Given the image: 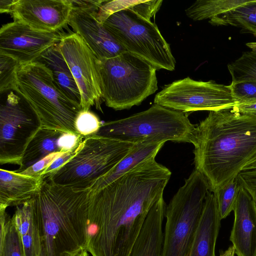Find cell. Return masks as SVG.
<instances>
[{"instance_id":"24","label":"cell","mask_w":256,"mask_h":256,"mask_svg":"<svg viewBox=\"0 0 256 256\" xmlns=\"http://www.w3.org/2000/svg\"><path fill=\"white\" fill-rule=\"evenodd\" d=\"M215 26H232L256 36V0L250 1L232 10L210 20Z\"/></svg>"},{"instance_id":"30","label":"cell","mask_w":256,"mask_h":256,"mask_svg":"<svg viewBox=\"0 0 256 256\" xmlns=\"http://www.w3.org/2000/svg\"><path fill=\"white\" fill-rule=\"evenodd\" d=\"M102 124L98 116L90 110H82L75 122L78 133L84 137L96 134Z\"/></svg>"},{"instance_id":"27","label":"cell","mask_w":256,"mask_h":256,"mask_svg":"<svg viewBox=\"0 0 256 256\" xmlns=\"http://www.w3.org/2000/svg\"><path fill=\"white\" fill-rule=\"evenodd\" d=\"M232 83L256 81V51L242 53L237 60L228 65Z\"/></svg>"},{"instance_id":"31","label":"cell","mask_w":256,"mask_h":256,"mask_svg":"<svg viewBox=\"0 0 256 256\" xmlns=\"http://www.w3.org/2000/svg\"><path fill=\"white\" fill-rule=\"evenodd\" d=\"M238 104L256 102V81H246L230 85Z\"/></svg>"},{"instance_id":"11","label":"cell","mask_w":256,"mask_h":256,"mask_svg":"<svg viewBox=\"0 0 256 256\" xmlns=\"http://www.w3.org/2000/svg\"><path fill=\"white\" fill-rule=\"evenodd\" d=\"M40 128L36 114L18 94L10 92L0 107V164L20 165L28 144Z\"/></svg>"},{"instance_id":"19","label":"cell","mask_w":256,"mask_h":256,"mask_svg":"<svg viewBox=\"0 0 256 256\" xmlns=\"http://www.w3.org/2000/svg\"><path fill=\"white\" fill-rule=\"evenodd\" d=\"M166 208L163 197L152 206L130 256H161Z\"/></svg>"},{"instance_id":"7","label":"cell","mask_w":256,"mask_h":256,"mask_svg":"<svg viewBox=\"0 0 256 256\" xmlns=\"http://www.w3.org/2000/svg\"><path fill=\"white\" fill-rule=\"evenodd\" d=\"M209 191L206 178L194 169L166 206L161 256H189Z\"/></svg>"},{"instance_id":"5","label":"cell","mask_w":256,"mask_h":256,"mask_svg":"<svg viewBox=\"0 0 256 256\" xmlns=\"http://www.w3.org/2000/svg\"><path fill=\"white\" fill-rule=\"evenodd\" d=\"M196 126L184 112L154 104L144 111L102 124L96 134L132 144H192Z\"/></svg>"},{"instance_id":"41","label":"cell","mask_w":256,"mask_h":256,"mask_svg":"<svg viewBox=\"0 0 256 256\" xmlns=\"http://www.w3.org/2000/svg\"><path fill=\"white\" fill-rule=\"evenodd\" d=\"M88 252L86 250H84L79 252L76 256H88Z\"/></svg>"},{"instance_id":"10","label":"cell","mask_w":256,"mask_h":256,"mask_svg":"<svg viewBox=\"0 0 256 256\" xmlns=\"http://www.w3.org/2000/svg\"><path fill=\"white\" fill-rule=\"evenodd\" d=\"M154 103L184 113L230 109L236 104L230 85L190 77L166 86L156 95Z\"/></svg>"},{"instance_id":"16","label":"cell","mask_w":256,"mask_h":256,"mask_svg":"<svg viewBox=\"0 0 256 256\" xmlns=\"http://www.w3.org/2000/svg\"><path fill=\"white\" fill-rule=\"evenodd\" d=\"M233 211L234 222L230 240L235 254L238 256H256V206L241 186Z\"/></svg>"},{"instance_id":"34","label":"cell","mask_w":256,"mask_h":256,"mask_svg":"<svg viewBox=\"0 0 256 256\" xmlns=\"http://www.w3.org/2000/svg\"><path fill=\"white\" fill-rule=\"evenodd\" d=\"M77 148L72 151L64 152L61 156L55 159L42 174V178H46L60 168L71 158V157L75 154Z\"/></svg>"},{"instance_id":"13","label":"cell","mask_w":256,"mask_h":256,"mask_svg":"<svg viewBox=\"0 0 256 256\" xmlns=\"http://www.w3.org/2000/svg\"><path fill=\"white\" fill-rule=\"evenodd\" d=\"M66 34L62 30L52 32L38 30L14 20L0 28V54L12 58L19 64L32 63L58 44Z\"/></svg>"},{"instance_id":"21","label":"cell","mask_w":256,"mask_h":256,"mask_svg":"<svg viewBox=\"0 0 256 256\" xmlns=\"http://www.w3.org/2000/svg\"><path fill=\"white\" fill-rule=\"evenodd\" d=\"M51 71L54 81L68 98L80 105L81 94L73 75L58 44L44 52L36 60Z\"/></svg>"},{"instance_id":"9","label":"cell","mask_w":256,"mask_h":256,"mask_svg":"<svg viewBox=\"0 0 256 256\" xmlns=\"http://www.w3.org/2000/svg\"><path fill=\"white\" fill-rule=\"evenodd\" d=\"M103 25L126 52L142 58L156 70H174L176 60L170 46L154 22L126 8L110 15Z\"/></svg>"},{"instance_id":"15","label":"cell","mask_w":256,"mask_h":256,"mask_svg":"<svg viewBox=\"0 0 256 256\" xmlns=\"http://www.w3.org/2000/svg\"><path fill=\"white\" fill-rule=\"evenodd\" d=\"M96 11L72 8L68 24L98 60L115 57L126 52L103 24L97 20Z\"/></svg>"},{"instance_id":"3","label":"cell","mask_w":256,"mask_h":256,"mask_svg":"<svg viewBox=\"0 0 256 256\" xmlns=\"http://www.w3.org/2000/svg\"><path fill=\"white\" fill-rule=\"evenodd\" d=\"M90 189L56 184L46 178L34 196L40 223L41 256H76L86 250Z\"/></svg>"},{"instance_id":"2","label":"cell","mask_w":256,"mask_h":256,"mask_svg":"<svg viewBox=\"0 0 256 256\" xmlns=\"http://www.w3.org/2000/svg\"><path fill=\"white\" fill-rule=\"evenodd\" d=\"M192 144L195 169L214 192L256 158V115L232 108L210 111L196 124Z\"/></svg>"},{"instance_id":"8","label":"cell","mask_w":256,"mask_h":256,"mask_svg":"<svg viewBox=\"0 0 256 256\" xmlns=\"http://www.w3.org/2000/svg\"><path fill=\"white\" fill-rule=\"evenodd\" d=\"M134 144L96 134L86 136L71 158L43 179L62 186L90 189L127 155Z\"/></svg>"},{"instance_id":"22","label":"cell","mask_w":256,"mask_h":256,"mask_svg":"<svg viewBox=\"0 0 256 256\" xmlns=\"http://www.w3.org/2000/svg\"><path fill=\"white\" fill-rule=\"evenodd\" d=\"M64 132L40 128L26 146L20 168L15 171L22 172L50 154L62 152L59 140Z\"/></svg>"},{"instance_id":"23","label":"cell","mask_w":256,"mask_h":256,"mask_svg":"<svg viewBox=\"0 0 256 256\" xmlns=\"http://www.w3.org/2000/svg\"><path fill=\"white\" fill-rule=\"evenodd\" d=\"M164 144H134L127 155L108 174L98 180L90 190H98L130 171L141 162L156 157Z\"/></svg>"},{"instance_id":"4","label":"cell","mask_w":256,"mask_h":256,"mask_svg":"<svg viewBox=\"0 0 256 256\" xmlns=\"http://www.w3.org/2000/svg\"><path fill=\"white\" fill-rule=\"evenodd\" d=\"M13 90L36 114L41 128L78 134L75 122L81 106L58 88L44 64L36 61L18 64Z\"/></svg>"},{"instance_id":"28","label":"cell","mask_w":256,"mask_h":256,"mask_svg":"<svg viewBox=\"0 0 256 256\" xmlns=\"http://www.w3.org/2000/svg\"><path fill=\"white\" fill-rule=\"evenodd\" d=\"M240 187L236 178L212 192L216 197L222 220L226 218L233 210Z\"/></svg>"},{"instance_id":"26","label":"cell","mask_w":256,"mask_h":256,"mask_svg":"<svg viewBox=\"0 0 256 256\" xmlns=\"http://www.w3.org/2000/svg\"><path fill=\"white\" fill-rule=\"evenodd\" d=\"M0 256H25L20 236L12 218L0 209Z\"/></svg>"},{"instance_id":"1","label":"cell","mask_w":256,"mask_h":256,"mask_svg":"<svg viewBox=\"0 0 256 256\" xmlns=\"http://www.w3.org/2000/svg\"><path fill=\"white\" fill-rule=\"evenodd\" d=\"M155 158L98 190H90L86 250L92 256H130L171 176L170 170Z\"/></svg>"},{"instance_id":"18","label":"cell","mask_w":256,"mask_h":256,"mask_svg":"<svg viewBox=\"0 0 256 256\" xmlns=\"http://www.w3.org/2000/svg\"><path fill=\"white\" fill-rule=\"evenodd\" d=\"M43 178L0 169V209L20 206L34 198Z\"/></svg>"},{"instance_id":"6","label":"cell","mask_w":256,"mask_h":256,"mask_svg":"<svg viewBox=\"0 0 256 256\" xmlns=\"http://www.w3.org/2000/svg\"><path fill=\"white\" fill-rule=\"evenodd\" d=\"M98 66L103 100L115 110L138 106L158 89L156 69L129 52L98 60Z\"/></svg>"},{"instance_id":"36","label":"cell","mask_w":256,"mask_h":256,"mask_svg":"<svg viewBox=\"0 0 256 256\" xmlns=\"http://www.w3.org/2000/svg\"><path fill=\"white\" fill-rule=\"evenodd\" d=\"M232 108L238 112L256 115V102L238 104Z\"/></svg>"},{"instance_id":"37","label":"cell","mask_w":256,"mask_h":256,"mask_svg":"<svg viewBox=\"0 0 256 256\" xmlns=\"http://www.w3.org/2000/svg\"><path fill=\"white\" fill-rule=\"evenodd\" d=\"M14 0H0V13L8 14Z\"/></svg>"},{"instance_id":"42","label":"cell","mask_w":256,"mask_h":256,"mask_svg":"<svg viewBox=\"0 0 256 256\" xmlns=\"http://www.w3.org/2000/svg\"></svg>"},{"instance_id":"40","label":"cell","mask_w":256,"mask_h":256,"mask_svg":"<svg viewBox=\"0 0 256 256\" xmlns=\"http://www.w3.org/2000/svg\"><path fill=\"white\" fill-rule=\"evenodd\" d=\"M246 46H248L252 50L256 51V42L247 43Z\"/></svg>"},{"instance_id":"20","label":"cell","mask_w":256,"mask_h":256,"mask_svg":"<svg viewBox=\"0 0 256 256\" xmlns=\"http://www.w3.org/2000/svg\"><path fill=\"white\" fill-rule=\"evenodd\" d=\"M12 218L20 236L25 256H40L42 234L35 197L17 206Z\"/></svg>"},{"instance_id":"32","label":"cell","mask_w":256,"mask_h":256,"mask_svg":"<svg viewBox=\"0 0 256 256\" xmlns=\"http://www.w3.org/2000/svg\"><path fill=\"white\" fill-rule=\"evenodd\" d=\"M236 179L240 185L250 194L256 206V168L242 170Z\"/></svg>"},{"instance_id":"12","label":"cell","mask_w":256,"mask_h":256,"mask_svg":"<svg viewBox=\"0 0 256 256\" xmlns=\"http://www.w3.org/2000/svg\"><path fill=\"white\" fill-rule=\"evenodd\" d=\"M81 94L82 110L92 106L102 110V99L98 60L82 37L75 32L67 34L58 44Z\"/></svg>"},{"instance_id":"38","label":"cell","mask_w":256,"mask_h":256,"mask_svg":"<svg viewBox=\"0 0 256 256\" xmlns=\"http://www.w3.org/2000/svg\"><path fill=\"white\" fill-rule=\"evenodd\" d=\"M235 250L233 246H230L227 250L220 252L219 256H234Z\"/></svg>"},{"instance_id":"29","label":"cell","mask_w":256,"mask_h":256,"mask_svg":"<svg viewBox=\"0 0 256 256\" xmlns=\"http://www.w3.org/2000/svg\"><path fill=\"white\" fill-rule=\"evenodd\" d=\"M18 62L12 58L0 54V92L14 88Z\"/></svg>"},{"instance_id":"25","label":"cell","mask_w":256,"mask_h":256,"mask_svg":"<svg viewBox=\"0 0 256 256\" xmlns=\"http://www.w3.org/2000/svg\"><path fill=\"white\" fill-rule=\"evenodd\" d=\"M250 0H198L186 10V16L194 20L211 19L232 10Z\"/></svg>"},{"instance_id":"39","label":"cell","mask_w":256,"mask_h":256,"mask_svg":"<svg viewBox=\"0 0 256 256\" xmlns=\"http://www.w3.org/2000/svg\"><path fill=\"white\" fill-rule=\"evenodd\" d=\"M256 168V158L249 162L243 168L242 170Z\"/></svg>"},{"instance_id":"14","label":"cell","mask_w":256,"mask_h":256,"mask_svg":"<svg viewBox=\"0 0 256 256\" xmlns=\"http://www.w3.org/2000/svg\"><path fill=\"white\" fill-rule=\"evenodd\" d=\"M72 10L70 0H14L8 14L14 20L52 32L68 24Z\"/></svg>"},{"instance_id":"35","label":"cell","mask_w":256,"mask_h":256,"mask_svg":"<svg viewBox=\"0 0 256 256\" xmlns=\"http://www.w3.org/2000/svg\"><path fill=\"white\" fill-rule=\"evenodd\" d=\"M104 0H70L72 8L94 10H98Z\"/></svg>"},{"instance_id":"33","label":"cell","mask_w":256,"mask_h":256,"mask_svg":"<svg viewBox=\"0 0 256 256\" xmlns=\"http://www.w3.org/2000/svg\"><path fill=\"white\" fill-rule=\"evenodd\" d=\"M66 152H56L50 154L19 173L34 177H42V174L57 158Z\"/></svg>"},{"instance_id":"17","label":"cell","mask_w":256,"mask_h":256,"mask_svg":"<svg viewBox=\"0 0 256 256\" xmlns=\"http://www.w3.org/2000/svg\"><path fill=\"white\" fill-rule=\"evenodd\" d=\"M221 218L215 194L209 191L195 234L189 256H216Z\"/></svg>"}]
</instances>
